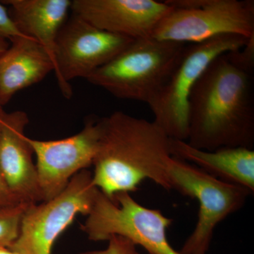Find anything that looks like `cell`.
I'll return each mask as SVG.
<instances>
[{"label": "cell", "instance_id": "cell-1", "mask_svg": "<svg viewBox=\"0 0 254 254\" xmlns=\"http://www.w3.org/2000/svg\"><path fill=\"white\" fill-rule=\"evenodd\" d=\"M187 143L200 150L254 146L253 75L227 53L209 64L191 92Z\"/></svg>", "mask_w": 254, "mask_h": 254}, {"label": "cell", "instance_id": "cell-2", "mask_svg": "<svg viewBox=\"0 0 254 254\" xmlns=\"http://www.w3.org/2000/svg\"><path fill=\"white\" fill-rule=\"evenodd\" d=\"M99 147L93 161V185L113 199L135 191L150 180L172 190L168 168L170 138L154 123L116 111L101 119Z\"/></svg>", "mask_w": 254, "mask_h": 254}, {"label": "cell", "instance_id": "cell-3", "mask_svg": "<svg viewBox=\"0 0 254 254\" xmlns=\"http://www.w3.org/2000/svg\"><path fill=\"white\" fill-rule=\"evenodd\" d=\"M185 47L151 37L134 40L86 79L117 98L148 104L173 72Z\"/></svg>", "mask_w": 254, "mask_h": 254}, {"label": "cell", "instance_id": "cell-4", "mask_svg": "<svg viewBox=\"0 0 254 254\" xmlns=\"http://www.w3.org/2000/svg\"><path fill=\"white\" fill-rule=\"evenodd\" d=\"M248 39L227 35L185 47L173 72L148 104L153 122L169 138L187 141L190 98L197 81L215 58L242 49Z\"/></svg>", "mask_w": 254, "mask_h": 254}, {"label": "cell", "instance_id": "cell-5", "mask_svg": "<svg viewBox=\"0 0 254 254\" xmlns=\"http://www.w3.org/2000/svg\"><path fill=\"white\" fill-rule=\"evenodd\" d=\"M173 222L160 210L138 203L128 192L110 199L98 190L81 229L93 242L121 236L143 247L148 254H182L170 245L167 236Z\"/></svg>", "mask_w": 254, "mask_h": 254}, {"label": "cell", "instance_id": "cell-6", "mask_svg": "<svg viewBox=\"0 0 254 254\" xmlns=\"http://www.w3.org/2000/svg\"><path fill=\"white\" fill-rule=\"evenodd\" d=\"M172 190L198 200V221L180 251L182 254H206L219 223L245 205L252 192L218 180L195 165L176 158L168 168Z\"/></svg>", "mask_w": 254, "mask_h": 254}, {"label": "cell", "instance_id": "cell-7", "mask_svg": "<svg viewBox=\"0 0 254 254\" xmlns=\"http://www.w3.org/2000/svg\"><path fill=\"white\" fill-rule=\"evenodd\" d=\"M98 190L91 172L76 174L60 194L28 207L19 235L9 249L21 254H51L55 241L76 215L90 213Z\"/></svg>", "mask_w": 254, "mask_h": 254}, {"label": "cell", "instance_id": "cell-8", "mask_svg": "<svg viewBox=\"0 0 254 254\" xmlns=\"http://www.w3.org/2000/svg\"><path fill=\"white\" fill-rule=\"evenodd\" d=\"M133 41L95 27L72 13L60 29L55 45L54 72L64 96L70 99L72 95L71 80L86 78Z\"/></svg>", "mask_w": 254, "mask_h": 254}, {"label": "cell", "instance_id": "cell-9", "mask_svg": "<svg viewBox=\"0 0 254 254\" xmlns=\"http://www.w3.org/2000/svg\"><path fill=\"white\" fill-rule=\"evenodd\" d=\"M227 35L254 36L253 0H203L194 9H173L158 23L151 38L186 45Z\"/></svg>", "mask_w": 254, "mask_h": 254}, {"label": "cell", "instance_id": "cell-10", "mask_svg": "<svg viewBox=\"0 0 254 254\" xmlns=\"http://www.w3.org/2000/svg\"><path fill=\"white\" fill-rule=\"evenodd\" d=\"M101 120H90L77 134L53 141L28 138L36 156L42 200L60 194L76 174L93 165L101 136Z\"/></svg>", "mask_w": 254, "mask_h": 254}, {"label": "cell", "instance_id": "cell-11", "mask_svg": "<svg viewBox=\"0 0 254 254\" xmlns=\"http://www.w3.org/2000/svg\"><path fill=\"white\" fill-rule=\"evenodd\" d=\"M71 10L95 27L138 40L150 38L173 7L155 0H73Z\"/></svg>", "mask_w": 254, "mask_h": 254}, {"label": "cell", "instance_id": "cell-12", "mask_svg": "<svg viewBox=\"0 0 254 254\" xmlns=\"http://www.w3.org/2000/svg\"><path fill=\"white\" fill-rule=\"evenodd\" d=\"M29 120L21 110L6 113L0 107V173L21 203L43 201L33 153L25 129Z\"/></svg>", "mask_w": 254, "mask_h": 254}, {"label": "cell", "instance_id": "cell-13", "mask_svg": "<svg viewBox=\"0 0 254 254\" xmlns=\"http://www.w3.org/2000/svg\"><path fill=\"white\" fill-rule=\"evenodd\" d=\"M0 57V107L18 91L39 83L54 71L46 50L31 38H16Z\"/></svg>", "mask_w": 254, "mask_h": 254}, {"label": "cell", "instance_id": "cell-14", "mask_svg": "<svg viewBox=\"0 0 254 254\" xmlns=\"http://www.w3.org/2000/svg\"><path fill=\"white\" fill-rule=\"evenodd\" d=\"M172 156L195 167L210 176L254 191V150L243 147L200 150L187 141L170 138Z\"/></svg>", "mask_w": 254, "mask_h": 254}, {"label": "cell", "instance_id": "cell-15", "mask_svg": "<svg viewBox=\"0 0 254 254\" xmlns=\"http://www.w3.org/2000/svg\"><path fill=\"white\" fill-rule=\"evenodd\" d=\"M11 18L21 33L33 38L46 50L55 67L58 33L68 18L70 0H6Z\"/></svg>", "mask_w": 254, "mask_h": 254}, {"label": "cell", "instance_id": "cell-16", "mask_svg": "<svg viewBox=\"0 0 254 254\" xmlns=\"http://www.w3.org/2000/svg\"><path fill=\"white\" fill-rule=\"evenodd\" d=\"M31 204L0 208V247L9 248L19 235L23 214Z\"/></svg>", "mask_w": 254, "mask_h": 254}, {"label": "cell", "instance_id": "cell-17", "mask_svg": "<svg viewBox=\"0 0 254 254\" xmlns=\"http://www.w3.org/2000/svg\"><path fill=\"white\" fill-rule=\"evenodd\" d=\"M232 63L246 72L253 75L254 68V36L249 38L242 49L227 53Z\"/></svg>", "mask_w": 254, "mask_h": 254}, {"label": "cell", "instance_id": "cell-18", "mask_svg": "<svg viewBox=\"0 0 254 254\" xmlns=\"http://www.w3.org/2000/svg\"><path fill=\"white\" fill-rule=\"evenodd\" d=\"M108 242V247L105 250L89 251L81 254H139L136 246L125 237L112 236Z\"/></svg>", "mask_w": 254, "mask_h": 254}, {"label": "cell", "instance_id": "cell-19", "mask_svg": "<svg viewBox=\"0 0 254 254\" xmlns=\"http://www.w3.org/2000/svg\"><path fill=\"white\" fill-rule=\"evenodd\" d=\"M19 38L28 37L20 31L8 10L3 3H0V39L11 42Z\"/></svg>", "mask_w": 254, "mask_h": 254}, {"label": "cell", "instance_id": "cell-20", "mask_svg": "<svg viewBox=\"0 0 254 254\" xmlns=\"http://www.w3.org/2000/svg\"><path fill=\"white\" fill-rule=\"evenodd\" d=\"M21 202L12 193L0 173V208L13 206Z\"/></svg>", "mask_w": 254, "mask_h": 254}, {"label": "cell", "instance_id": "cell-21", "mask_svg": "<svg viewBox=\"0 0 254 254\" xmlns=\"http://www.w3.org/2000/svg\"><path fill=\"white\" fill-rule=\"evenodd\" d=\"M9 43L4 40L0 39V57L9 48Z\"/></svg>", "mask_w": 254, "mask_h": 254}, {"label": "cell", "instance_id": "cell-22", "mask_svg": "<svg viewBox=\"0 0 254 254\" xmlns=\"http://www.w3.org/2000/svg\"><path fill=\"white\" fill-rule=\"evenodd\" d=\"M0 254H21L7 248V247H0Z\"/></svg>", "mask_w": 254, "mask_h": 254}]
</instances>
